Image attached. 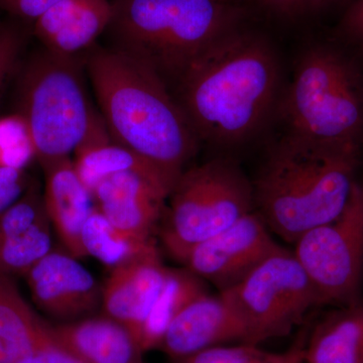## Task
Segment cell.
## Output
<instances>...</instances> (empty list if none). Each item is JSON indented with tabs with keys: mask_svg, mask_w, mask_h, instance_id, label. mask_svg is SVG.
Wrapping results in <instances>:
<instances>
[{
	"mask_svg": "<svg viewBox=\"0 0 363 363\" xmlns=\"http://www.w3.org/2000/svg\"><path fill=\"white\" fill-rule=\"evenodd\" d=\"M177 87L198 140L238 147L259 135L277 111L281 65L269 40L235 28L203 52Z\"/></svg>",
	"mask_w": 363,
	"mask_h": 363,
	"instance_id": "1",
	"label": "cell"
},
{
	"mask_svg": "<svg viewBox=\"0 0 363 363\" xmlns=\"http://www.w3.org/2000/svg\"><path fill=\"white\" fill-rule=\"evenodd\" d=\"M85 65L109 135L150 162L174 187L199 140L168 84L116 47L90 49Z\"/></svg>",
	"mask_w": 363,
	"mask_h": 363,
	"instance_id": "2",
	"label": "cell"
},
{
	"mask_svg": "<svg viewBox=\"0 0 363 363\" xmlns=\"http://www.w3.org/2000/svg\"><path fill=\"white\" fill-rule=\"evenodd\" d=\"M362 152L286 133L252 181L255 211L272 233L294 245L343 211Z\"/></svg>",
	"mask_w": 363,
	"mask_h": 363,
	"instance_id": "3",
	"label": "cell"
},
{
	"mask_svg": "<svg viewBox=\"0 0 363 363\" xmlns=\"http://www.w3.org/2000/svg\"><path fill=\"white\" fill-rule=\"evenodd\" d=\"M108 28L116 49L164 82H178L217 40L238 28L240 13L213 0H116Z\"/></svg>",
	"mask_w": 363,
	"mask_h": 363,
	"instance_id": "4",
	"label": "cell"
},
{
	"mask_svg": "<svg viewBox=\"0 0 363 363\" xmlns=\"http://www.w3.org/2000/svg\"><path fill=\"white\" fill-rule=\"evenodd\" d=\"M277 111L286 133L363 150V71L338 48L310 45L298 56Z\"/></svg>",
	"mask_w": 363,
	"mask_h": 363,
	"instance_id": "5",
	"label": "cell"
},
{
	"mask_svg": "<svg viewBox=\"0 0 363 363\" xmlns=\"http://www.w3.org/2000/svg\"><path fill=\"white\" fill-rule=\"evenodd\" d=\"M167 201L160 238L164 250L181 264L196 245L255 210L252 182L226 157L185 169Z\"/></svg>",
	"mask_w": 363,
	"mask_h": 363,
	"instance_id": "6",
	"label": "cell"
},
{
	"mask_svg": "<svg viewBox=\"0 0 363 363\" xmlns=\"http://www.w3.org/2000/svg\"><path fill=\"white\" fill-rule=\"evenodd\" d=\"M80 64L77 57L45 50L21 76L18 112L32 131L40 164L71 157L97 116L86 96Z\"/></svg>",
	"mask_w": 363,
	"mask_h": 363,
	"instance_id": "7",
	"label": "cell"
},
{
	"mask_svg": "<svg viewBox=\"0 0 363 363\" xmlns=\"http://www.w3.org/2000/svg\"><path fill=\"white\" fill-rule=\"evenodd\" d=\"M220 294L245 327V343L255 345L289 335L308 314L323 307L295 253L283 247Z\"/></svg>",
	"mask_w": 363,
	"mask_h": 363,
	"instance_id": "8",
	"label": "cell"
},
{
	"mask_svg": "<svg viewBox=\"0 0 363 363\" xmlns=\"http://www.w3.org/2000/svg\"><path fill=\"white\" fill-rule=\"evenodd\" d=\"M294 253L316 289L322 305L363 303V181L333 220L307 231Z\"/></svg>",
	"mask_w": 363,
	"mask_h": 363,
	"instance_id": "9",
	"label": "cell"
},
{
	"mask_svg": "<svg viewBox=\"0 0 363 363\" xmlns=\"http://www.w3.org/2000/svg\"><path fill=\"white\" fill-rule=\"evenodd\" d=\"M255 210L225 230L193 247L184 267L225 292L240 283L269 255L281 247Z\"/></svg>",
	"mask_w": 363,
	"mask_h": 363,
	"instance_id": "10",
	"label": "cell"
},
{
	"mask_svg": "<svg viewBox=\"0 0 363 363\" xmlns=\"http://www.w3.org/2000/svg\"><path fill=\"white\" fill-rule=\"evenodd\" d=\"M33 303L60 323L95 315L102 286L66 250H52L25 274Z\"/></svg>",
	"mask_w": 363,
	"mask_h": 363,
	"instance_id": "11",
	"label": "cell"
},
{
	"mask_svg": "<svg viewBox=\"0 0 363 363\" xmlns=\"http://www.w3.org/2000/svg\"><path fill=\"white\" fill-rule=\"evenodd\" d=\"M169 195L160 184L130 172L105 179L92 193L95 206L117 230L140 240H155Z\"/></svg>",
	"mask_w": 363,
	"mask_h": 363,
	"instance_id": "12",
	"label": "cell"
},
{
	"mask_svg": "<svg viewBox=\"0 0 363 363\" xmlns=\"http://www.w3.org/2000/svg\"><path fill=\"white\" fill-rule=\"evenodd\" d=\"M167 271L168 267L156 248L111 269L102 286V312L123 324L138 343L143 324L164 286Z\"/></svg>",
	"mask_w": 363,
	"mask_h": 363,
	"instance_id": "13",
	"label": "cell"
},
{
	"mask_svg": "<svg viewBox=\"0 0 363 363\" xmlns=\"http://www.w3.org/2000/svg\"><path fill=\"white\" fill-rule=\"evenodd\" d=\"M245 340V327L223 296L208 292L173 320L157 350L174 360L230 341Z\"/></svg>",
	"mask_w": 363,
	"mask_h": 363,
	"instance_id": "14",
	"label": "cell"
},
{
	"mask_svg": "<svg viewBox=\"0 0 363 363\" xmlns=\"http://www.w3.org/2000/svg\"><path fill=\"white\" fill-rule=\"evenodd\" d=\"M52 248L51 223L39 186L0 213V274L25 276Z\"/></svg>",
	"mask_w": 363,
	"mask_h": 363,
	"instance_id": "15",
	"label": "cell"
},
{
	"mask_svg": "<svg viewBox=\"0 0 363 363\" xmlns=\"http://www.w3.org/2000/svg\"><path fill=\"white\" fill-rule=\"evenodd\" d=\"M45 176L44 204L48 218L67 252L76 259L87 257L81 233L95 204L81 181L71 157L40 164Z\"/></svg>",
	"mask_w": 363,
	"mask_h": 363,
	"instance_id": "16",
	"label": "cell"
},
{
	"mask_svg": "<svg viewBox=\"0 0 363 363\" xmlns=\"http://www.w3.org/2000/svg\"><path fill=\"white\" fill-rule=\"evenodd\" d=\"M52 342L84 363H140L142 350L121 322L102 314L67 323L45 322Z\"/></svg>",
	"mask_w": 363,
	"mask_h": 363,
	"instance_id": "17",
	"label": "cell"
},
{
	"mask_svg": "<svg viewBox=\"0 0 363 363\" xmlns=\"http://www.w3.org/2000/svg\"><path fill=\"white\" fill-rule=\"evenodd\" d=\"M112 13L108 0H62L35 21L33 32L47 51L77 57L108 28Z\"/></svg>",
	"mask_w": 363,
	"mask_h": 363,
	"instance_id": "18",
	"label": "cell"
},
{
	"mask_svg": "<svg viewBox=\"0 0 363 363\" xmlns=\"http://www.w3.org/2000/svg\"><path fill=\"white\" fill-rule=\"evenodd\" d=\"M73 155L72 161L76 172L91 194L105 179L125 172L147 177L169 193L173 189L161 172L150 162L111 138L99 114L95 117L84 140Z\"/></svg>",
	"mask_w": 363,
	"mask_h": 363,
	"instance_id": "19",
	"label": "cell"
},
{
	"mask_svg": "<svg viewBox=\"0 0 363 363\" xmlns=\"http://www.w3.org/2000/svg\"><path fill=\"white\" fill-rule=\"evenodd\" d=\"M45 321L26 303L13 277L0 274V363H18L51 343Z\"/></svg>",
	"mask_w": 363,
	"mask_h": 363,
	"instance_id": "20",
	"label": "cell"
},
{
	"mask_svg": "<svg viewBox=\"0 0 363 363\" xmlns=\"http://www.w3.org/2000/svg\"><path fill=\"white\" fill-rule=\"evenodd\" d=\"M306 363H363V303L335 307L308 333Z\"/></svg>",
	"mask_w": 363,
	"mask_h": 363,
	"instance_id": "21",
	"label": "cell"
},
{
	"mask_svg": "<svg viewBox=\"0 0 363 363\" xmlns=\"http://www.w3.org/2000/svg\"><path fill=\"white\" fill-rule=\"evenodd\" d=\"M208 293L206 283L187 267H168L166 279L140 332V350H157L169 324L191 302Z\"/></svg>",
	"mask_w": 363,
	"mask_h": 363,
	"instance_id": "22",
	"label": "cell"
},
{
	"mask_svg": "<svg viewBox=\"0 0 363 363\" xmlns=\"http://www.w3.org/2000/svg\"><path fill=\"white\" fill-rule=\"evenodd\" d=\"M81 242L87 257L99 260L109 269L157 248L156 240H136L117 230L96 206L83 226Z\"/></svg>",
	"mask_w": 363,
	"mask_h": 363,
	"instance_id": "23",
	"label": "cell"
},
{
	"mask_svg": "<svg viewBox=\"0 0 363 363\" xmlns=\"http://www.w3.org/2000/svg\"><path fill=\"white\" fill-rule=\"evenodd\" d=\"M37 160V150L20 112L0 116V168L26 171Z\"/></svg>",
	"mask_w": 363,
	"mask_h": 363,
	"instance_id": "24",
	"label": "cell"
},
{
	"mask_svg": "<svg viewBox=\"0 0 363 363\" xmlns=\"http://www.w3.org/2000/svg\"><path fill=\"white\" fill-rule=\"evenodd\" d=\"M286 352H272L260 345L243 343L217 345L198 351L189 357L172 360L173 363H283Z\"/></svg>",
	"mask_w": 363,
	"mask_h": 363,
	"instance_id": "25",
	"label": "cell"
},
{
	"mask_svg": "<svg viewBox=\"0 0 363 363\" xmlns=\"http://www.w3.org/2000/svg\"><path fill=\"white\" fill-rule=\"evenodd\" d=\"M30 183L26 171L0 168V213L20 199Z\"/></svg>",
	"mask_w": 363,
	"mask_h": 363,
	"instance_id": "26",
	"label": "cell"
},
{
	"mask_svg": "<svg viewBox=\"0 0 363 363\" xmlns=\"http://www.w3.org/2000/svg\"><path fill=\"white\" fill-rule=\"evenodd\" d=\"M62 0H0V9L26 21L35 23Z\"/></svg>",
	"mask_w": 363,
	"mask_h": 363,
	"instance_id": "27",
	"label": "cell"
},
{
	"mask_svg": "<svg viewBox=\"0 0 363 363\" xmlns=\"http://www.w3.org/2000/svg\"><path fill=\"white\" fill-rule=\"evenodd\" d=\"M21 50V38L13 30H0V88L13 70Z\"/></svg>",
	"mask_w": 363,
	"mask_h": 363,
	"instance_id": "28",
	"label": "cell"
},
{
	"mask_svg": "<svg viewBox=\"0 0 363 363\" xmlns=\"http://www.w3.org/2000/svg\"><path fill=\"white\" fill-rule=\"evenodd\" d=\"M259 2L272 13L288 18L327 6V0H259Z\"/></svg>",
	"mask_w": 363,
	"mask_h": 363,
	"instance_id": "29",
	"label": "cell"
},
{
	"mask_svg": "<svg viewBox=\"0 0 363 363\" xmlns=\"http://www.w3.org/2000/svg\"><path fill=\"white\" fill-rule=\"evenodd\" d=\"M339 30L346 39L363 45V0H355L341 20Z\"/></svg>",
	"mask_w": 363,
	"mask_h": 363,
	"instance_id": "30",
	"label": "cell"
},
{
	"mask_svg": "<svg viewBox=\"0 0 363 363\" xmlns=\"http://www.w3.org/2000/svg\"><path fill=\"white\" fill-rule=\"evenodd\" d=\"M18 363H84L52 342L43 346Z\"/></svg>",
	"mask_w": 363,
	"mask_h": 363,
	"instance_id": "31",
	"label": "cell"
},
{
	"mask_svg": "<svg viewBox=\"0 0 363 363\" xmlns=\"http://www.w3.org/2000/svg\"><path fill=\"white\" fill-rule=\"evenodd\" d=\"M308 333H303L298 336L292 346L286 350V358L283 363H306L305 345Z\"/></svg>",
	"mask_w": 363,
	"mask_h": 363,
	"instance_id": "32",
	"label": "cell"
},
{
	"mask_svg": "<svg viewBox=\"0 0 363 363\" xmlns=\"http://www.w3.org/2000/svg\"><path fill=\"white\" fill-rule=\"evenodd\" d=\"M340 1V0H327V4H333V2Z\"/></svg>",
	"mask_w": 363,
	"mask_h": 363,
	"instance_id": "33",
	"label": "cell"
},
{
	"mask_svg": "<svg viewBox=\"0 0 363 363\" xmlns=\"http://www.w3.org/2000/svg\"><path fill=\"white\" fill-rule=\"evenodd\" d=\"M213 1L221 2V4H224V1H225V0H213Z\"/></svg>",
	"mask_w": 363,
	"mask_h": 363,
	"instance_id": "34",
	"label": "cell"
},
{
	"mask_svg": "<svg viewBox=\"0 0 363 363\" xmlns=\"http://www.w3.org/2000/svg\"><path fill=\"white\" fill-rule=\"evenodd\" d=\"M140 363H142V362H140Z\"/></svg>",
	"mask_w": 363,
	"mask_h": 363,
	"instance_id": "35",
	"label": "cell"
}]
</instances>
